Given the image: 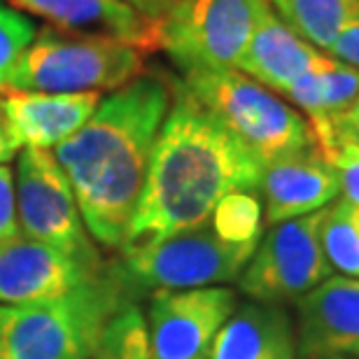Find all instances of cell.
<instances>
[{"instance_id":"obj_26","label":"cell","mask_w":359,"mask_h":359,"mask_svg":"<svg viewBox=\"0 0 359 359\" xmlns=\"http://www.w3.org/2000/svg\"><path fill=\"white\" fill-rule=\"evenodd\" d=\"M311 128H313L318 149H325L327 145H332V142H346V145L355 147L359 152V124L357 121L339 117V119L315 121V124H311Z\"/></svg>"},{"instance_id":"obj_25","label":"cell","mask_w":359,"mask_h":359,"mask_svg":"<svg viewBox=\"0 0 359 359\" xmlns=\"http://www.w3.org/2000/svg\"><path fill=\"white\" fill-rule=\"evenodd\" d=\"M21 233L17 217V191L10 166H0V245Z\"/></svg>"},{"instance_id":"obj_16","label":"cell","mask_w":359,"mask_h":359,"mask_svg":"<svg viewBox=\"0 0 359 359\" xmlns=\"http://www.w3.org/2000/svg\"><path fill=\"white\" fill-rule=\"evenodd\" d=\"M332 56L318 52L301 40L283 19L266 5L257 21L248 49L236 63V70L252 77L273 93H285L301 75L325 66Z\"/></svg>"},{"instance_id":"obj_24","label":"cell","mask_w":359,"mask_h":359,"mask_svg":"<svg viewBox=\"0 0 359 359\" xmlns=\"http://www.w3.org/2000/svg\"><path fill=\"white\" fill-rule=\"evenodd\" d=\"M320 154L332 163V168L339 175L341 194L350 205L359 210V152L346 142H332Z\"/></svg>"},{"instance_id":"obj_30","label":"cell","mask_w":359,"mask_h":359,"mask_svg":"<svg viewBox=\"0 0 359 359\" xmlns=\"http://www.w3.org/2000/svg\"><path fill=\"white\" fill-rule=\"evenodd\" d=\"M343 117L350 119V121H357V124H359V96H357V100L353 103V107H350V110L343 114Z\"/></svg>"},{"instance_id":"obj_17","label":"cell","mask_w":359,"mask_h":359,"mask_svg":"<svg viewBox=\"0 0 359 359\" xmlns=\"http://www.w3.org/2000/svg\"><path fill=\"white\" fill-rule=\"evenodd\" d=\"M208 359H299L297 329L276 304H241L215 336Z\"/></svg>"},{"instance_id":"obj_27","label":"cell","mask_w":359,"mask_h":359,"mask_svg":"<svg viewBox=\"0 0 359 359\" xmlns=\"http://www.w3.org/2000/svg\"><path fill=\"white\" fill-rule=\"evenodd\" d=\"M327 56L359 70V19L350 21L348 26L341 28V33L334 38L332 47L327 49Z\"/></svg>"},{"instance_id":"obj_21","label":"cell","mask_w":359,"mask_h":359,"mask_svg":"<svg viewBox=\"0 0 359 359\" xmlns=\"http://www.w3.org/2000/svg\"><path fill=\"white\" fill-rule=\"evenodd\" d=\"M212 231L231 245H259L264 208L255 191H231L219 201L210 217Z\"/></svg>"},{"instance_id":"obj_4","label":"cell","mask_w":359,"mask_h":359,"mask_svg":"<svg viewBox=\"0 0 359 359\" xmlns=\"http://www.w3.org/2000/svg\"><path fill=\"white\" fill-rule=\"evenodd\" d=\"M262 166L318 147L311 121L252 77L236 68L194 70L177 82Z\"/></svg>"},{"instance_id":"obj_1","label":"cell","mask_w":359,"mask_h":359,"mask_svg":"<svg viewBox=\"0 0 359 359\" xmlns=\"http://www.w3.org/2000/svg\"><path fill=\"white\" fill-rule=\"evenodd\" d=\"M259 180L262 163L175 82L119 252L208 224L226 194L255 191Z\"/></svg>"},{"instance_id":"obj_15","label":"cell","mask_w":359,"mask_h":359,"mask_svg":"<svg viewBox=\"0 0 359 359\" xmlns=\"http://www.w3.org/2000/svg\"><path fill=\"white\" fill-rule=\"evenodd\" d=\"M10 5L47 19L61 31L112 38L142 54L159 49L156 21L142 17L121 0H10Z\"/></svg>"},{"instance_id":"obj_18","label":"cell","mask_w":359,"mask_h":359,"mask_svg":"<svg viewBox=\"0 0 359 359\" xmlns=\"http://www.w3.org/2000/svg\"><path fill=\"white\" fill-rule=\"evenodd\" d=\"M283 96L301 107L311 124L339 119L359 96V70L329 59L325 66L301 75Z\"/></svg>"},{"instance_id":"obj_22","label":"cell","mask_w":359,"mask_h":359,"mask_svg":"<svg viewBox=\"0 0 359 359\" xmlns=\"http://www.w3.org/2000/svg\"><path fill=\"white\" fill-rule=\"evenodd\" d=\"M89 359H154L147 320L135 304L121 308L100 334Z\"/></svg>"},{"instance_id":"obj_28","label":"cell","mask_w":359,"mask_h":359,"mask_svg":"<svg viewBox=\"0 0 359 359\" xmlns=\"http://www.w3.org/2000/svg\"><path fill=\"white\" fill-rule=\"evenodd\" d=\"M121 3H126L128 7H133V10L140 12L142 17L159 21V19L166 17L170 10H173L180 0H121Z\"/></svg>"},{"instance_id":"obj_7","label":"cell","mask_w":359,"mask_h":359,"mask_svg":"<svg viewBox=\"0 0 359 359\" xmlns=\"http://www.w3.org/2000/svg\"><path fill=\"white\" fill-rule=\"evenodd\" d=\"M257 245H231L210 222L145 248L124 250L119 271L138 290H196L238 280Z\"/></svg>"},{"instance_id":"obj_31","label":"cell","mask_w":359,"mask_h":359,"mask_svg":"<svg viewBox=\"0 0 359 359\" xmlns=\"http://www.w3.org/2000/svg\"><path fill=\"white\" fill-rule=\"evenodd\" d=\"M334 359H348V357H334Z\"/></svg>"},{"instance_id":"obj_6","label":"cell","mask_w":359,"mask_h":359,"mask_svg":"<svg viewBox=\"0 0 359 359\" xmlns=\"http://www.w3.org/2000/svg\"><path fill=\"white\" fill-rule=\"evenodd\" d=\"M269 0H180L156 21L159 49L184 73L236 68Z\"/></svg>"},{"instance_id":"obj_12","label":"cell","mask_w":359,"mask_h":359,"mask_svg":"<svg viewBox=\"0 0 359 359\" xmlns=\"http://www.w3.org/2000/svg\"><path fill=\"white\" fill-rule=\"evenodd\" d=\"M299 359L359 357V278L332 276L297 299Z\"/></svg>"},{"instance_id":"obj_9","label":"cell","mask_w":359,"mask_h":359,"mask_svg":"<svg viewBox=\"0 0 359 359\" xmlns=\"http://www.w3.org/2000/svg\"><path fill=\"white\" fill-rule=\"evenodd\" d=\"M322 210L271 226L238 276L241 292L259 304L297 301L332 278L320 241Z\"/></svg>"},{"instance_id":"obj_23","label":"cell","mask_w":359,"mask_h":359,"mask_svg":"<svg viewBox=\"0 0 359 359\" xmlns=\"http://www.w3.org/2000/svg\"><path fill=\"white\" fill-rule=\"evenodd\" d=\"M38 28L31 19L0 3V93H7L10 77L24 56L28 45L35 40Z\"/></svg>"},{"instance_id":"obj_10","label":"cell","mask_w":359,"mask_h":359,"mask_svg":"<svg viewBox=\"0 0 359 359\" xmlns=\"http://www.w3.org/2000/svg\"><path fill=\"white\" fill-rule=\"evenodd\" d=\"M238 306L229 287L156 290L149 297L147 332L154 359H205L215 336Z\"/></svg>"},{"instance_id":"obj_14","label":"cell","mask_w":359,"mask_h":359,"mask_svg":"<svg viewBox=\"0 0 359 359\" xmlns=\"http://www.w3.org/2000/svg\"><path fill=\"white\" fill-rule=\"evenodd\" d=\"M100 98V93L10 91L0 100V112L19 149H49L80 131Z\"/></svg>"},{"instance_id":"obj_20","label":"cell","mask_w":359,"mask_h":359,"mask_svg":"<svg viewBox=\"0 0 359 359\" xmlns=\"http://www.w3.org/2000/svg\"><path fill=\"white\" fill-rule=\"evenodd\" d=\"M320 241L332 271L359 278V210L346 198L322 210Z\"/></svg>"},{"instance_id":"obj_3","label":"cell","mask_w":359,"mask_h":359,"mask_svg":"<svg viewBox=\"0 0 359 359\" xmlns=\"http://www.w3.org/2000/svg\"><path fill=\"white\" fill-rule=\"evenodd\" d=\"M133 294L135 287L110 264L61 299L0 306V359H89L107 322L133 304Z\"/></svg>"},{"instance_id":"obj_13","label":"cell","mask_w":359,"mask_h":359,"mask_svg":"<svg viewBox=\"0 0 359 359\" xmlns=\"http://www.w3.org/2000/svg\"><path fill=\"white\" fill-rule=\"evenodd\" d=\"M259 189L271 226L325 210L341 194L339 175L318 147L262 166Z\"/></svg>"},{"instance_id":"obj_29","label":"cell","mask_w":359,"mask_h":359,"mask_svg":"<svg viewBox=\"0 0 359 359\" xmlns=\"http://www.w3.org/2000/svg\"><path fill=\"white\" fill-rule=\"evenodd\" d=\"M17 145H14V140H12V135L10 131H7V126H5V119H3V112H0V166H7L12 159H14V154H17Z\"/></svg>"},{"instance_id":"obj_2","label":"cell","mask_w":359,"mask_h":359,"mask_svg":"<svg viewBox=\"0 0 359 359\" xmlns=\"http://www.w3.org/2000/svg\"><path fill=\"white\" fill-rule=\"evenodd\" d=\"M170 103L173 84L142 73L100 98L87 124L54 147L87 231L107 250H119L126 238Z\"/></svg>"},{"instance_id":"obj_5","label":"cell","mask_w":359,"mask_h":359,"mask_svg":"<svg viewBox=\"0 0 359 359\" xmlns=\"http://www.w3.org/2000/svg\"><path fill=\"white\" fill-rule=\"evenodd\" d=\"M145 73V54L126 42L45 26L10 77V91L103 93Z\"/></svg>"},{"instance_id":"obj_8","label":"cell","mask_w":359,"mask_h":359,"mask_svg":"<svg viewBox=\"0 0 359 359\" xmlns=\"http://www.w3.org/2000/svg\"><path fill=\"white\" fill-rule=\"evenodd\" d=\"M17 217L26 238L59 250L89 269H103L66 173L47 149H21L17 159Z\"/></svg>"},{"instance_id":"obj_19","label":"cell","mask_w":359,"mask_h":359,"mask_svg":"<svg viewBox=\"0 0 359 359\" xmlns=\"http://www.w3.org/2000/svg\"><path fill=\"white\" fill-rule=\"evenodd\" d=\"M269 5L301 40L325 52L343 26L359 19V0H269Z\"/></svg>"},{"instance_id":"obj_11","label":"cell","mask_w":359,"mask_h":359,"mask_svg":"<svg viewBox=\"0 0 359 359\" xmlns=\"http://www.w3.org/2000/svg\"><path fill=\"white\" fill-rule=\"evenodd\" d=\"M103 269H89L19 233L0 245V306H33L61 299Z\"/></svg>"}]
</instances>
